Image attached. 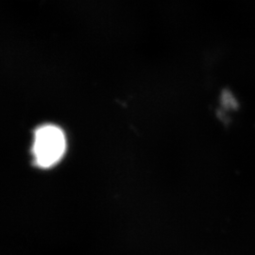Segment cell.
Instances as JSON below:
<instances>
[{"instance_id":"cell-1","label":"cell","mask_w":255,"mask_h":255,"mask_svg":"<svg viewBox=\"0 0 255 255\" xmlns=\"http://www.w3.org/2000/svg\"><path fill=\"white\" fill-rule=\"evenodd\" d=\"M66 149V138L61 128L46 124L38 128L33 137V161L41 168H49L58 164Z\"/></svg>"}]
</instances>
